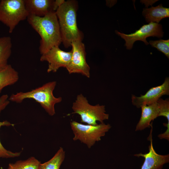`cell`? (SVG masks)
Listing matches in <instances>:
<instances>
[{
  "label": "cell",
  "instance_id": "obj_1",
  "mask_svg": "<svg viewBox=\"0 0 169 169\" xmlns=\"http://www.w3.org/2000/svg\"><path fill=\"white\" fill-rule=\"evenodd\" d=\"M27 20L41 37L39 49L41 55L54 47L59 46L62 39L55 12L50 13L42 17L29 15Z\"/></svg>",
  "mask_w": 169,
  "mask_h": 169
},
{
  "label": "cell",
  "instance_id": "obj_2",
  "mask_svg": "<svg viewBox=\"0 0 169 169\" xmlns=\"http://www.w3.org/2000/svg\"><path fill=\"white\" fill-rule=\"evenodd\" d=\"M77 2L68 0L60 6L55 13L59 26L62 43L68 48L72 42L82 41L83 34L78 28L76 21Z\"/></svg>",
  "mask_w": 169,
  "mask_h": 169
},
{
  "label": "cell",
  "instance_id": "obj_3",
  "mask_svg": "<svg viewBox=\"0 0 169 169\" xmlns=\"http://www.w3.org/2000/svg\"><path fill=\"white\" fill-rule=\"evenodd\" d=\"M56 83L55 81H51L30 91L12 94L9 97V100L21 103L25 99H33L40 104L49 115L53 116L55 114V105L62 100L61 97H56L53 95V91Z\"/></svg>",
  "mask_w": 169,
  "mask_h": 169
},
{
  "label": "cell",
  "instance_id": "obj_4",
  "mask_svg": "<svg viewBox=\"0 0 169 169\" xmlns=\"http://www.w3.org/2000/svg\"><path fill=\"white\" fill-rule=\"evenodd\" d=\"M72 109L73 112L71 114L79 115L80 117L81 122L88 125H96L97 121L103 123L109 118V115L106 113L104 105H90L86 98L82 94L77 95L73 104Z\"/></svg>",
  "mask_w": 169,
  "mask_h": 169
},
{
  "label": "cell",
  "instance_id": "obj_5",
  "mask_svg": "<svg viewBox=\"0 0 169 169\" xmlns=\"http://www.w3.org/2000/svg\"><path fill=\"white\" fill-rule=\"evenodd\" d=\"M28 16L24 0L0 1V22L8 27L9 33Z\"/></svg>",
  "mask_w": 169,
  "mask_h": 169
},
{
  "label": "cell",
  "instance_id": "obj_6",
  "mask_svg": "<svg viewBox=\"0 0 169 169\" xmlns=\"http://www.w3.org/2000/svg\"><path fill=\"white\" fill-rule=\"evenodd\" d=\"M74 134L73 140H79L91 148L96 142L100 141L111 128L109 124L104 123L95 125H85L75 121L70 122Z\"/></svg>",
  "mask_w": 169,
  "mask_h": 169
},
{
  "label": "cell",
  "instance_id": "obj_7",
  "mask_svg": "<svg viewBox=\"0 0 169 169\" xmlns=\"http://www.w3.org/2000/svg\"><path fill=\"white\" fill-rule=\"evenodd\" d=\"M116 34L120 36L125 41V46L128 49H131L134 43L137 40L143 41L147 45L149 43L146 38L149 37H156L161 38L163 37L164 32L162 25L161 24L151 22L147 24H144L139 29L130 34H125L116 30Z\"/></svg>",
  "mask_w": 169,
  "mask_h": 169
},
{
  "label": "cell",
  "instance_id": "obj_8",
  "mask_svg": "<svg viewBox=\"0 0 169 169\" xmlns=\"http://www.w3.org/2000/svg\"><path fill=\"white\" fill-rule=\"evenodd\" d=\"M72 55L71 61L66 68L69 74L80 73L89 78L90 68L86 62L85 46L82 41L72 42Z\"/></svg>",
  "mask_w": 169,
  "mask_h": 169
},
{
  "label": "cell",
  "instance_id": "obj_9",
  "mask_svg": "<svg viewBox=\"0 0 169 169\" xmlns=\"http://www.w3.org/2000/svg\"><path fill=\"white\" fill-rule=\"evenodd\" d=\"M72 52H65L61 49L59 46H54L41 55V61L48 63L47 72H56L61 67L66 68L71 59Z\"/></svg>",
  "mask_w": 169,
  "mask_h": 169
},
{
  "label": "cell",
  "instance_id": "obj_10",
  "mask_svg": "<svg viewBox=\"0 0 169 169\" xmlns=\"http://www.w3.org/2000/svg\"><path fill=\"white\" fill-rule=\"evenodd\" d=\"M169 95V78L166 77L161 85L150 89L144 95L136 96L132 95V104L139 108L143 105H148L155 103L164 95Z\"/></svg>",
  "mask_w": 169,
  "mask_h": 169
},
{
  "label": "cell",
  "instance_id": "obj_11",
  "mask_svg": "<svg viewBox=\"0 0 169 169\" xmlns=\"http://www.w3.org/2000/svg\"><path fill=\"white\" fill-rule=\"evenodd\" d=\"M29 15L42 17L52 12H56L65 1L64 0H24Z\"/></svg>",
  "mask_w": 169,
  "mask_h": 169
},
{
  "label": "cell",
  "instance_id": "obj_12",
  "mask_svg": "<svg viewBox=\"0 0 169 169\" xmlns=\"http://www.w3.org/2000/svg\"><path fill=\"white\" fill-rule=\"evenodd\" d=\"M152 129L148 137L151 143L148 147L149 152L143 154L141 153L134 155L137 157H143L144 162L141 169H162L164 164L169 162V155H162L158 154L154 148L152 136Z\"/></svg>",
  "mask_w": 169,
  "mask_h": 169
},
{
  "label": "cell",
  "instance_id": "obj_13",
  "mask_svg": "<svg viewBox=\"0 0 169 169\" xmlns=\"http://www.w3.org/2000/svg\"><path fill=\"white\" fill-rule=\"evenodd\" d=\"M141 114L136 127L135 131H141L151 126V122L158 117L159 108L157 102L141 107Z\"/></svg>",
  "mask_w": 169,
  "mask_h": 169
},
{
  "label": "cell",
  "instance_id": "obj_14",
  "mask_svg": "<svg viewBox=\"0 0 169 169\" xmlns=\"http://www.w3.org/2000/svg\"><path fill=\"white\" fill-rule=\"evenodd\" d=\"M142 15L147 22L158 23L163 18L169 17V8L161 4L156 7L143 8Z\"/></svg>",
  "mask_w": 169,
  "mask_h": 169
},
{
  "label": "cell",
  "instance_id": "obj_15",
  "mask_svg": "<svg viewBox=\"0 0 169 169\" xmlns=\"http://www.w3.org/2000/svg\"><path fill=\"white\" fill-rule=\"evenodd\" d=\"M19 79L18 73L10 64L0 69V94L3 88L14 84Z\"/></svg>",
  "mask_w": 169,
  "mask_h": 169
},
{
  "label": "cell",
  "instance_id": "obj_16",
  "mask_svg": "<svg viewBox=\"0 0 169 169\" xmlns=\"http://www.w3.org/2000/svg\"><path fill=\"white\" fill-rule=\"evenodd\" d=\"M12 39L8 36L0 37V69L7 65L12 53Z\"/></svg>",
  "mask_w": 169,
  "mask_h": 169
},
{
  "label": "cell",
  "instance_id": "obj_17",
  "mask_svg": "<svg viewBox=\"0 0 169 169\" xmlns=\"http://www.w3.org/2000/svg\"><path fill=\"white\" fill-rule=\"evenodd\" d=\"M159 108L158 117L163 116L166 117L167 123H163V125L167 128L163 133L158 135V137L160 139H165L169 141V98L163 100L160 98L157 101Z\"/></svg>",
  "mask_w": 169,
  "mask_h": 169
},
{
  "label": "cell",
  "instance_id": "obj_18",
  "mask_svg": "<svg viewBox=\"0 0 169 169\" xmlns=\"http://www.w3.org/2000/svg\"><path fill=\"white\" fill-rule=\"evenodd\" d=\"M65 157V151L60 147L53 157L48 161L40 163L39 169H59Z\"/></svg>",
  "mask_w": 169,
  "mask_h": 169
},
{
  "label": "cell",
  "instance_id": "obj_19",
  "mask_svg": "<svg viewBox=\"0 0 169 169\" xmlns=\"http://www.w3.org/2000/svg\"><path fill=\"white\" fill-rule=\"evenodd\" d=\"M40 163L35 157H31L25 160L9 163L7 169H39Z\"/></svg>",
  "mask_w": 169,
  "mask_h": 169
},
{
  "label": "cell",
  "instance_id": "obj_20",
  "mask_svg": "<svg viewBox=\"0 0 169 169\" xmlns=\"http://www.w3.org/2000/svg\"><path fill=\"white\" fill-rule=\"evenodd\" d=\"M4 126H13L14 124L6 120L3 121H0V128ZM21 154V152H13L6 149L3 146L0 141V158H14L19 156Z\"/></svg>",
  "mask_w": 169,
  "mask_h": 169
},
{
  "label": "cell",
  "instance_id": "obj_21",
  "mask_svg": "<svg viewBox=\"0 0 169 169\" xmlns=\"http://www.w3.org/2000/svg\"><path fill=\"white\" fill-rule=\"evenodd\" d=\"M150 44L152 47H154L163 53L169 59V39H160L157 40H150Z\"/></svg>",
  "mask_w": 169,
  "mask_h": 169
},
{
  "label": "cell",
  "instance_id": "obj_22",
  "mask_svg": "<svg viewBox=\"0 0 169 169\" xmlns=\"http://www.w3.org/2000/svg\"><path fill=\"white\" fill-rule=\"evenodd\" d=\"M8 95L4 94L0 97V113L4 110L10 103Z\"/></svg>",
  "mask_w": 169,
  "mask_h": 169
}]
</instances>
